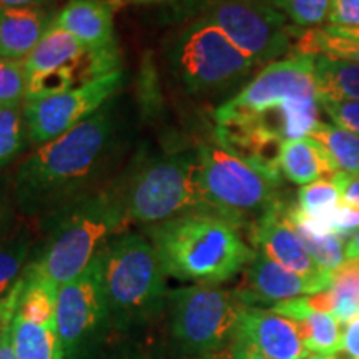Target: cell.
Returning <instances> with one entry per match:
<instances>
[{"label":"cell","instance_id":"26","mask_svg":"<svg viewBox=\"0 0 359 359\" xmlns=\"http://www.w3.org/2000/svg\"><path fill=\"white\" fill-rule=\"evenodd\" d=\"M321 145L336 173L359 175V137L336 125L320 122L308 135Z\"/></svg>","mask_w":359,"mask_h":359},{"label":"cell","instance_id":"44","mask_svg":"<svg viewBox=\"0 0 359 359\" xmlns=\"http://www.w3.org/2000/svg\"><path fill=\"white\" fill-rule=\"evenodd\" d=\"M195 359H228V358L217 356V354H205V356H200V358H195Z\"/></svg>","mask_w":359,"mask_h":359},{"label":"cell","instance_id":"28","mask_svg":"<svg viewBox=\"0 0 359 359\" xmlns=\"http://www.w3.org/2000/svg\"><path fill=\"white\" fill-rule=\"evenodd\" d=\"M29 140L24 105L0 107V170L24 150Z\"/></svg>","mask_w":359,"mask_h":359},{"label":"cell","instance_id":"30","mask_svg":"<svg viewBox=\"0 0 359 359\" xmlns=\"http://www.w3.org/2000/svg\"><path fill=\"white\" fill-rule=\"evenodd\" d=\"M278 11L288 17L299 29H314L325 24L330 17L333 0H271Z\"/></svg>","mask_w":359,"mask_h":359},{"label":"cell","instance_id":"4","mask_svg":"<svg viewBox=\"0 0 359 359\" xmlns=\"http://www.w3.org/2000/svg\"><path fill=\"white\" fill-rule=\"evenodd\" d=\"M218 109L248 116L283 142L308 137L321 122L314 57L294 53L264 65L240 93Z\"/></svg>","mask_w":359,"mask_h":359},{"label":"cell","instance_id":"7","mask_svg":"<svg viewBox=\"0 0 359 359\" xmlns=\"http://www.w3.org/2000/svg\"><path fill=\"white\" fill-rule=\"evenodd\" d=\"M198 158L210 210L235 226L250 228L281 200L280 182L224 150L218 142L201 143Z\"/></svg>","mask_w":359,"mask_h":359},{"label":"cell","instance_id":"6","mask_svg":"<svg viewBox=\"0 0 359 359\" xmlns=\"http://www.w3.org/2000/svg\"><path fill=\"white\" fill-rule=\"evenodd\" d=\"M110 320L122 326L154 316L168 298L165 273L151 241L120 233L97 255Z\"/></svg>","mask_w":359,"mask_h":359},{"label":"cell","instance_id":"35","mask_svg":"<svg viewBox=\"0 0 359 359\" xmlns=\"http://www.w3.org/2000/svg\"><path fill=\"white\" fill-rule=\"evenodd\" d=\"M327 22L344 29H359V0H333Z\"/></svg>","mask_w":359,"mask_h":359},{"label":"cell","instance_id":"17","mask_svg":"<svg viewBox=\"0 0 359 359\" xmlns=\"http://www.w3.org/2000/svg\"><path fill=\"white\" fill-rule=\"evenodd\" d=\"M55 15L47 7L0 8V57L25 60Z\"/></svg>","mask_w":359,"mask_h":359},{"label":"cell","instance_id":"20","mask_svg":"<svg viewBox=\"0 0 359 359\" xmlns=\"http://www.w3.org/2000/svg\"><path fill=\"white\" fill-rule=\"evenodd\" d=\"M85 55H87V50L83 45L62 27L53 25L52 22L50 29L43 34L40 42L24 60L25 79H32L35 75L70 65L82 67Z\"/></svg>","mask_w":359,"mask_h":359},{"label":"cell","instance_id":"45","mask_svg":"<svg viewBox=\"0 0 359 359\" xmlns=\"http://www.w3.org/2000/svg\"><path fill=\"white\" fill-rule=\"evenodd\" d=\"M341 29H344V27H341ZM344 30H346L348 34L354 35V37H359V29H344Z\"/></svg>","mask_w":359,"mask_h":359},{"label":"cell","instance_id":"3","mask_svg":"<svg viewBox=\"0 0 359 359\" xmlns=\"http://www.w3.org/2000/svg\"><path fill=\"white\" fill-rule=\"evenodd\" d=\"M42 222L43 241L29 266L57 288L82 275L98 251L128 226L114 185L64 206Z\"/></svg>","mask_w":359,"mask_h":359},{"label":"cell","instance_id":"33","mask_svg":"<svg viewBox=\"0 0 359 359\" xmlns=\"http://www.w3.org/2000/svg\"><path fill=\"white\" fill-rule=\"evenodd\" d=\"M320 107L336 123V127L348 130L359 137V100L320 102Z\"/></svg>","mask_w":359,"mask_h":359},{"label":"cell","instance_id":"25","mask_svg":"<svg viewBox=\"0 0 359 359\" xmlns=\"http://www.w3.org/2000/svg\"><path fill=\"white\" fill-rule=\"evenodd\" d=\"M34 245L32 230L22 222H17L12 230L0 236V296L8 293L24 275Z\"/></svg>","mask_w":359,"mask_h":359},{"label":"cell","instance_id":"5","mask_svg":"<svg viewBox=\"0 0 359 359\" xmlns=\"http://www.w3.org/2000/svg\"><path fill=\"white\" fill-rule=\"evenodd\" d=\"M114 188L128 223L154 226L190 212H212L201 187L198 150L143 161Z\"/></svg>","mask_w":359,"mask_h":359},{"label":"cell","instance_id":"34","mask_svg":"<svg viewBox=\"0 0 359 359\" xmlns=\"http://www.w3.org/2000/svg\"><path fill=\"white\" fill-rule=\"evenodd\" d=\"M17 210L12 172L0 173V236L12 230L17 223Z\"/></svg>","mask_w":359,"mask_h":359},{"label":"cell","instance_id":"37","mask_svg":"<svg viewBox=\"0 0 359 359\" xmlns=\"http://www.w3.org/2000/svg\"><path fill=\"white\" fill-rule=\"evenodd\" d=\"M341 353L348 359H359V314L343 326Z\"/></svg>","mask_w":359,"mask_h":359},{"label":"cell","instance_id":"16","mask_svg":"<svg viewBox=\"0 0 359 359\" xmlns=\"http://www.w3.org/2000/svg\"><path fill=\"white\" fill-rule=\"evenodd\" d=\"M53 25L67 30L87 52L118 48L114 0H69L55 15Z\"/></svg>","mask_w":359,"mask_h":359},{"label":"cell","instance_id":"8","mask_svg":"<svg viewBox=\"0 0 359 359\" xmlns=\"http://www.w3.org/2000/svg\"><path fill=\"white\" fill-rule=\"evenodd\" d=\"M170 62L183 87L200 97L228 92L258 67L203 17L178 35L170 48Z\"/></svg>","mask_w":359,"mask_h":359},{"label":"cell","instance_id":"41","mask_svg":"<svg viewBox=\"0 0 359 359\" xmlns=\"http://www.w3.org/2000/svg\"><path fill=\"white\" fill-rule=\"evenodd\" d=\"M346 258L348 259H359V230L349 238L346 245Z\"/></svg>","mask_w":359,"mask_h":359},{"label":"cell","instance_id":"47","mask_svg":"<svg viewBox=\"0 0 359 359\" xmlns=\"http://www.w3.org/2000/svg\"><path fill=\"white\" fill-rule=\"evenodd\" d=\"M60 359H64V358H60Z\"/></svg>","mask_w":359,"mask_h":359},{"label":"cell","instance_id":"1","mask_svg":"<svg viewBox=\"0 0 359 359\" xmlns=\"http://www.w3.org/2000/svg\"><path fill=\"white\" fill-rule=\"evenodd\" d=\"M123 116L115 98L77 127L40 145L12 172L13 195L27 218L43 219L102 190L125 147Z\"/></svg>","mask_w":359,"mask_h":359},{"label":"cell","instance_id":"43","mask_svg":"<svg viewBox=\"0 0 359 359\" xmlns=\"http://www.w3.org/2000/svg\"><path fill=\"white\" fill-rule=\"evenodd\" d=\"M125 2H132V4H154V2H161V0H125Z\"/></svg>","mask_w":359,"mask_h":359},{"label":"cell","instance_id":"39","mask_svg":"<svg viewBox=\"0 0 359 359\" xmlns=\"http://www.w3.org/2000/svg\"><path fill=\"white\" fill-rule=\"evenodd\" d=\"M55 0H0V8L6 7H47Z\"/></svg>","mask_w":359,"mask_h":359},{"label":"cell","instance_id":"36","mask_svg":"<svg viewBox=\"0 0 359 359\" xmlns=\"http://www.w3.org/2000/svg\"><path fill=\"white\" fill-rule=\"evenodd\" d=\"M331 182L338 187L341 193V200L348 201L359 208V175L351 173H336Z\"/></svg>","mask_w":359,"mask_h":359},{"label":"cell","instance_id":"42","mask_svg":"<svg viewBox=\"0 0 359 359\" xmlns=\"http://www.w3.org/2000/svg\"><path fill=\"white\" fill-rule=\"evenodd\" d=\"M306 359H343V358L334 356V354H313V356H309Z\"/></svg>","mask_w":359,"mask_h":359},{"label":"cell","instance_id":"9","mask_svg":"<svg viewBox=\"0 0 359 359\" xmlns=\"http://www.w3.org/2000/svg\"><path fill=\"white\" fill-rule=\"evenodd\" d=\"M203 19L222 29L257 65L291 55L303 32L271 0H213L205 8Z\"/></svg>","mask_w":359,"mask_h":359},{"label":"cell","instance_id":"10","mask_svg":"<svg viewBox=\"0 0 359 359\" xmlns=\"http://www.w3.org/2000/svg\"><path fill=\"white\" fill-rule=\"evenodd\" d=\"M173 336L191 354H213L235 338L246 308L235 291L213 285H193L170 293Z\"/></svg>","mask_w":359,"mask_h":359},{"label":"cell","instance_id":"40","mask_svg":"<svg viewBox=\"0 0 359 359\" xmlns=\"http://www.w3.org/2000/svg\"><path fill=\"white\" fill-rule=\"evenodd\" d=\"M0 359H17L15 351H13V344H12V327L7 331L6 338H4L2 348H0Z\"/></svg>","mask_w":359,"mask_h":359},{"label":"cell","instance_id":"38","mask_svg":"<svg viewBox=\"0 0 359 359\" xmlns=\"http://www.w3.org/2000/svg\"><path fill=\"white\" fill-rule=\"evenodd\" d=\"M233 359H269L264 356L263 353H259L257 348H253L251 344L245 343V341L236 339L233 344Z\"/></svg>","mask_w":359,"mask_h":359},{"label":"cell","instance_id":"27","mask_svg":"<svg viewBox=\"0 0 359 359\" xmlns=\"http://www.w3.org/2000/svg\"><path fill=\"white\" fill-rule=\"evenodd\" d=\"M291 203L285 201V217L288 219L296 235H298L299 241H302L304 248L309 253L314 262L320 264L321 268L327 269V271H334L341 264L346 262V245H344L343 238L336 235H325V233H316L306 224L299 222L298 218L293 217L290 210Z\"/></svg>","mask_w":359,"mask_h":359},{"label":"cell","instance_id":"23","mask_svg":"<svg viewBox=\"0 0 359 359\" xmlns=\"http://www.w3.org/2000/svg\"><path fill=\"white\" fill-rule=\"evenodd\" d=\"M314 83L320 102L359 100V65L330 57H314Z\"/></svg>","mask_w":359,"mask_h":359},{"label":"cell","instance_id":"21","mask_svg":"<svg viewBox=\"0 0 359 359\" xmlns=\"http://www.w3.org/2000/svg\"><path fill=\"white\" fill-rule=\"evenodd\" d=\"M309 303L320 311L333 314L341 326L359 314V259H346L331 271L330 288L308 296Z\"/></svg>","mask_w":359,"mask_h":359},{"label":"cell","instance_id":"46","mask_svg":"<svg viewBox=\"0 0 359 359\" xmlns=\"http://www.w3.org/2000/svg\"><path fill=\"white\" fill-rule=\"evenodd\" d=\"M122 359H133V358H128V356H127V358H122Z\"/></svg>","mask_w":359,"mask_h":359},{"label":"cell","instance_id":"19","mask_svg":"<svg viewBox=\"0 0 359 359\" xmlns=\"http://www.w3.org/2000/svg\"><path fill=\"white\" fill-rule=\"evenodd\" d=\"M281 175L294 185H309L318 180H333L336 172L318 142L311 137L293 138L281 143Z\"/></svg>","mask_w":359,"mask_h":359},{"label":"cell","instance_id":"13","mask_svg":"<svg viewBox=\"0 0 359 359\" xmlns=\"http://www.w3.org/2000/svg\"><path fill=\"white\" fill-rule=\"evenodd\" d=\"M331 276L306 278L281 266L257 250L255 258L243 269V281L235 290L245 306L258 308V304H271L318 294L330 288Z\"/></svg>","mask_w":359,"mask_h":359},{"label":"cell","instance_id":"29","mask_svg":"<svg viewBox=\"0 0 359 359\" xmlns=\"http://www.w3.org/2000/svg\"><path fill=\"white\" fill-rule=\"evenodd\" d=\"M341 203V193L331 180H318L299 188L296 208L311 219H323Z\"/></svg>","mask_w":359,"mask_h":359},{"label":"cell","instance_id":"11","mask_svg":"<svg viewBox=\"0 0 359 359\" xmlns=\"http://www.w3.org/2000/svg\"><path fill=\"white\" fill-rule=\"evenodd\" d=\"M110 320L97 257L82 275L57 291L55 323L64 359H83Z\"/></svg>","mask_w":359,"mask_h":359},{"label":"cell","instance_id":"31","mask_svg":"<svg viewBox=\"0 0 359 359\" xmlns=\"http://www.w3.org/2000/svg\"><path fill=\"white\" fill-rule=\"evenodd\" d=\"M80 75V67L70 65L58 69L47 74L35 75L32 79H27L25 100H39V98L58 95L74 88L75 80Z\"/></svg>","mask_w":359,"mask_h":359},{"label":"cell","instance_id":"2","mask_svg":"<svg viewBox=\"0 0 359 359\" xmlns=\"http://www.w3.org/2000/svg\"><path fill=\"white\" fill-rule=\"evenodd\" d=\"M167 276L195 285H219L241 273L257 251L226 218L190 212L148 228Z\"/></svg>","mask_w":359,"mask_h":359},{"label":"cell","instance_id":"12","mask_svg":"<svg viewBox=\"0 0 359 359\" xmlns=\"http://www.w3.org/2000/svg\"><path fill=\"white\" fill-rule=\"evenodd\" d=\"M122 85L123 72L116 70L105 77L80 83L58 95L25 100L24 115L29 140L40 147L70 132L115 98L122 90Z\"/></svg>","mask_w":359,"mask_h":359},{"label":"cell","instance_id":"14","mask_svg":"<svg viewBox=\"0 0 359 359\" xmlns=\"http://www.w3.org/2000/svg\"><path fill=\"white\" fill-rule=\"evenodd\" d=\"M285 200L269 208L257 223L250 226V240L258 251L280 263L281 266L306 278H327L331 271L321 268L304 248L293 226L285 217Z\"/></svg>","mask_w":359,"mask_h":359},{"label":"cell","instance_id":"32","mask_svg":"<svg viewBox=\"0 0 359 359\" xmlns=\"http://www.w3.org/2000/svg\"><path fill=\"white\" fill-rule=\"evenodd\" d=\"M25 88L24 60L0 57V107L24 105Z\"/></svg>","mask_w":359,"mask_h":359},{"label":"cell","instance_id":"18","mask_svg":"<svg viewBox=\"0 0 359 359\" xmlns=\"http://www.w3.org/2000/svg\"><path fill=\"white\" fill-rule=\"evenodd\" d=\"M273 311L290 318L298 326L304 346L309 353L336 354L341 353V326L333 314L320 311L309 303L308 296L278 303Z\"/></svg>","mask_w":359,"mask_h":359},{"label":"cell","instance_id":"22","mask_svg":"<svg viewBox=\"0 0 359 359\" xmlns=\"http://www.w3.org/2000/svg\"><path fill=\"white\" fill-rule=\"evenodd\" d=\"M330 57L338 60L353 62L359 65V37L348 34L336 25L303 29L296 39L291 55Z\"/></svg>","mask_w":359,"mask_h":359},{"label":"cell","instance_id":"15","mask_svg":"<svg viewBox=\"0 0 359 359\" xmlns=\"http://www.w3.org/2000/svg\"><path fill=\"white\" fill-rule=\"evenodd\" d=\"M235 339L251 344L269 359H306L311 356L298 326L273 309L246 306L238 323Z\"/></svg>","mask_w":359,"mask_h":359},{"label":"cell","instance_id":"24","mask_svg":"<svg viewBox=\"0 0 359 359\" xmlns=\"http://www.w3.org/2000/svg\"><path fill=\"white\" fill-rule=\"evenodd\" d=\"M12 344L17 359L64 358L57 336V323H40L15 313L12 321Z\"/></svg>","mask_w":359,"mask_h":359}]
</instances>
